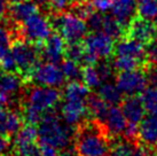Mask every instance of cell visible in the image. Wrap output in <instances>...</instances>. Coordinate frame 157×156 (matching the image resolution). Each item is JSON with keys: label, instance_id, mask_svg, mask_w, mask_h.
<instances>
[{"label": "cell", "instance_id": "cell-1", "mask_svg": "<svg viewBox=\"0 0 157 156\" xmlns=\"http://www.w3.org/2000/svg\"><path fill=\"white\" fill-rule=\"evenodd\" d=\"M96 121L79 124L75 135V153L77 156H109V135Z\"/></svg>", "mask_w": 157, "mask_h": 156}, {"label": "cell", "instance_id": "cell-2", "mask_svg": "<svg viewBox=\"0 0 157 156\" xmlns=\"http://www.w3.org/2000/svg\"><path fill=\"white\" fill-rule=\"evenodd\" d=\"M61 100V92L56 87L37 85L31 87L26 93L23 104V119L37 125L45 114L52 111Z\"/></svg>", "mask_w": 157, "mask_h": 156}, {"label": "cell", "instance_id": "cell-3", "mask_svg": "<svg viewBox=\"0 0 157 156\" xmlns=\"http://www.w3.org/2000/svg\"><path fill=\"white\" fill-rule=\"evenodd\" d=\"M90 88L79 80L70 82L63 92V103L61 106V117L70 126L82 124L87 117V99Z\"/></svg>", "mask_w": 157, "mask_h": 156}, {"label": "cell", "instance_id": "cell-4", "mask_svg": "<svg viewBox=\"0 0 157 156\" xmlns=\"http://www.w3.org/2000/svg\"><path fill=\"white\" fill-rule=\"evenodd\" d=\"M37 125L38 142L53 146L61 152L69 148L71 140L74 138L71 126L64 121H61L57 115L48 111L43 116Z\"/></svg>", "mask_w": 157, "mask_h": 156}, {"label": "cell", "instance_id": "cell-5", "mask_svg": "<svg viewBox=\"0 0 157 156\" xmlns=\"http://www.w3.org/2000/svg\"><path fill=\"white\" fill-rule=\"evenodd\" d=\"M53 28L67 43H80L88 31L87 22L76 12H61L52 20Z\"/></svg>", "mask_w": 157, "mask_h": 156}, {"label": "cell", "instance_id": "cell-6", "mask_svg": "<svg viewBox=\"0 0 157 156\" xmlns=\"http://www.w3.org/2000/svg\"><path fill=\"white\" fill-rule=\"evenodd\" d=\"M115 39L103 31H92L84 38V62L95 64L99 61L107 60L113 53Z\"/></svg>", "mask_w": 157, "mask_h": 156}, {"label": "cell", "instance_id": "cell-7", "mask_svg": "<svg viewBox=\"0 0 157 156\" xmlns=\"http://www.w3.org/2000/svg\"><path fill=\"white\" fill-rule=\"evenodd\" d=\"M20 32L23 39L29 43L35 45L43 44L53 33L52 20H49L44 14L37 12L21 23Z\"/></svg>", "mask_w": 157, "mask_h": 156}, {"label": "cell", "instance_id": "cell-8", "mask_svg": "<svg viewBox=\"0 0 157 156\" xmlns=\"http://www.w3.org/2000/svg\"><path fill=\"white\" fill-rule=\"evenodd\" d=\"M10 51L15 61L16 70H18L22 76L28 77L31 70L37 65L40 55L36 45L26 41L24 39L16 40L10 46Z\"/></svg>", "mask_w": 157, "mask_h": 156}, {"label": "cell", "instance_id": "cell-9", "mask_svg": "<svg viewBox=\"0 0 157 156\" xmlns=\"http://www.w3.org/2000/svg\"><path fill=\"white\" fill-rule=\"evenodd\" d=\"M29 79L36 85L48 87H61L66 80V77L62 72L61 67L54 62H44L37 63L29 74Z\"/></svg>", "mask_w": 157, "mask_h": 156}, {"label": "cell", "instance_id": "cell-10", "mask_svg": "<svg viewBox=\"0 0 157 156\" xmlns=\"http://www.w3.org/2000/svg\"><path fill=\"white\" fill-rule=\"evenodd\" d=\"M122 110L127 121L124 135H126V138L134 140L138 138V129L146 114L141 98H138L136 96H128V98L122 101Z\"/></svg>", "mask_w": 157, "mask_h": 156}, {"label": "cell", "instance_id": "cell-11", "mask_svg": "<svg viewBox=\"0 0 157 156\" xmlns=\"http://www.w3.org/2000/svg\"><path fill=\"white\" fill-rule=\"evenodd\" d=\"M38 130L36 125L26 123L15 135L13 149L15 156H39Z\"/></svg>", "mask_w": 157, "mask_h": 156}, {"label": "cell", "instance_id": "cell-12", "mask_svg": "<svg viewBox=\"0 0 157 156\" xmlns=\"http://www.w3.org/2000/svg\"><path fill=\"white\" fill-rule=\"evenodd\" d=\"M116 85L126 96H138L146 90L148 85L147 74L139 68L128 71H122L116 77Z\"/></svg>", "mask_w": 157, "mask_h": 156}, {"label": "cell", "instance_id": "cell-13", "mask_svg": "<svg viewBox=\"0 0 157 156\" xmlns=\"http://www.w3.org/2000/svg\"><path fill=\"white\" fill-rule=\"evenodd\" d=\"M113 53L116 57H125L132 60H135L142 64L147 59V48L144 47V44L133 39L131 37L123 38L115 45Z\"/></svg>", "mask_w": 157, "mask_h": 156}, {"label": "cell", "instance_id": "cell-14", "mask_svg": "<svg viewBox=\"0 0 157 156\" xmlns=\"http://www.w3.org/2000/svg\"><path fill=\"white\" fill-rule=\"evenodd\" d=\"M101 125L105 131V133L113 138L119 137L121 135L125 133L127 121L123 114L122 108H119L117 106H110Z\"/></svg>", "mask_w": 157, "mask_h": 156}, {"label": "cell", "instance_id": "cell-15", "mask_svg": "<svg viewBox=\"0 0 157 156\" xmlns=\"http://www.w3.org/2000/svg\"><path fill=\"white\" fill-rule=\"evenodd\" d=\"M66 40L59 33H52L44 43L43 48L40 51V55L44 57L45 61L57 63L66 57Z\"/></svg>", "mask_w": 157, "mask_h": 156}, {"label": "cell", "instance_id": "cell-16", "mask_svg": "<svg viewBox=\"0 0 157 156\" xmlns=\"http://www.w3.org/2000/svg\"><path fill=\"white\" fill-rule=\"evenodd\" d=\"M128 37L136 39L142 44H150L156 38V25L154 22L142 18H135L127 26Z\"/></svg>", "mask_w": 157, "mask_h": 156}, {"label": "cell", "instance_id": "cell-17", "mask_svg": "<svg viewBox=\"0 0 157 156\" xmlns=\"http://www.w3.org/2000/svg\"><path fill=\"white\" fill-rule=\"evenodd\" d=\"M110 12L111 16L127 29L136 15V0H115Z\"/></svg>", "mask_w": 157, "mask_h": 156}, {"label": "cell", "instance_id": "cell-18", "mask_svg": "<svg viewBox=\"0 0 157 156\" xmlns=\"http://www.w3.org/2000/svg\"><path fill=\"white\" fill-rule=\"evenodd\" d=\"M23 87V78L15 71L2 70L0 72V93L10 101L21 92Z\"/></svg>", "mask_w": 157, "mask_h": 156}, {"label": "cell", "instance_id": "cell-19", "mask_svg": "<svg viewBox=\"0 0 157 156\" xmlns=\"http://www.w3.org/2000/svg\"><path fill=\"white\" fill-rule=\"evenodd\" d=\"M138 138L147 146L155 147L157 145V116H144L138 129Z\"/></svg>", "mask_w": 157, "mask_h": 156}, {"label": "cell", "instance_id": "cell-20", "mask_svg": "<svg viewBox=\"0 0 157 156\" xmlns=\"http://www.w3.org/2000/svg\"><path fill=\"white\" fill-rule=\"evenodd\" d=\"M37 12H38V6L32 0H23L13 4L10 9H8V15L10 20L15 23H23L26 18L32 16Z\"/></svg>", "mask_w": 157, "mask_h": 156}, {"label": "cell", "instance_id": "cell-21", "mask_svg": "<svg viewBox=\"0 0 157 156\" xmlns=\"http://www.w3.org/2000/svg\"><path fill=\"white\" fill-rule=\"evenodd\" d=\"M98 96L109 106H117L118 103H122L123 93L118 88L116 84L109 82L102 83L98 87Z\"/></svg>", "mask_w": 157, "mask_h": 156}, {"label": "cell", "instance_id": "cell-22", "mask_svg": "<svg viewBox=\"0 0 157 156\" xmlns=\"http://www.w3.org/2000/svg\"><path fill=\"white\" fill-rule=\"evenodd\" d=\"M87 107L88 114H91L92 117L94 118V121H96L98 123L101 124L103 122V119H105L110 106L108 103H105L98 94L96 96L90 94L87 99Z\"/></svg>", "mask_w": 157, "mask_h": 156}, {"label": "cell", "instance_id": "cell-23", "mask_svg": "<svg viewBox=\"0 0 157 156\" xmlns=\"http://www.w3.org/2000/svg\"><path fill=\"white\" fill-rule=\"evenodd\" d=\"M136 143L128 138H118L115 137L110 142L109 156H130L134 150Z\"/></svg>", "mask_w": 157, "mask_h": 156}, {"label": "cell", "instance_id": "cell-24", "mask_svg": "<svg viewBox=\"0 0 157 156\" xmlns=\"http://www.w3.org/2000/svg\"><path fill=\"white\" fill-rule=\"evenodd\" d=\"M136 14L144 20L157 21V0H136Z\"/></svg>", "mask_w": 157, "mask_h": 156}, {"label": "cell", "instance_id": "cell-25", "mask_svg": "<svg viewBox=\"0 0 157 156\" xmlns=\"http://www.w3.org/2000/svg\"><path fill=\"white\" fill-rule=\"evenodd\" d=\"M82 80L88 88H98L103 83L95 64H86L83 68Z\"/></svg>", "mask_w": 157, "mask_h": 156}, {"label": "cell", "instance_id": "cell-26", "mask_svg": "<svg viewBox=\"0 0 157 156\" xmlns=\"http://www.w3.org/2000/svg\"><path fill=\"white\" fill-rule=\"evenodd\" d=\"M141 100L146 113L148 115H155L157 116V86L146 87V90L142 92Z\"/></svg>", "mask_w": 157, "mask_h": 156}, {"label": "cell", "instance_id": "cell-27", "mask_svg": "<svg viewBox=\"0 0 157 156\" xmlns=\"http://www.w3.org/2000/svg\"><path fill=\"white\" fill-rule=\"evenodd\" d=\"M61 69L66 79H68L70 82H75V80L82 79L83 68H80L79 62H77V61L66 59L64 61H62Z\"/></svg>", "mask_w": 157, "mask_h": 156}, {"label": "cell", "instance_id": "cell-28", "mask_svg": "<svg viewBox=\"0 0 157 156\" xmlns=\"http://www.w3.org/2000/svg\"><path fill=\"white\" fill-rule=\"evenodd\" d=\"M125 30L126 29L119 22L116 21L113 16H108V15L105 16V21H103V25H102L101 31H103L105 33L109 35L113 39H116V38H122Z\"/></svg>", "mask_w": 157, "mask_h": 156}, {"label": "cell", "instance_id": "cell-29", "mask_svg": "<svg viewBox=\"0 0 157 156\" xmlns=\"http://www.w3.org/2000/svg\"><path fill=\"white\" fill-rule=\"evenodd\" d=\"M140 63L136 62L135 60L128 59L125 57H116L113 61V69L118 71V72H122V71H128V70H134L138 69L140 67Z\"/></svg>", "mask_w": 157, "mask_h": 156}, {"label": "cell", "instance_id": "cell-30", "mask_svg": "<svg viewBox=\"0 0 157 156\" xmlns=\"http://www.w3.org/2000/svg\"><path fill=\"white\" fill-rule=\"evenodd\" d=\"M66 57L70 60L84 62V47L83 44L70 43L66 48Z\"/></svg>", "mask_w": 157, "mask_h": 156}, {"label": "cell", "instance_id": "cell-31", "mask_svg": "<svg viewBox=\"0 0 157 156\" xmlns=\"http://www.w3.org/2000/svg\"><path fill=\"white\" fill-rule=\"evenodd\" d=\"M105 13H100V12H92L90 16L86 18L87 22L88 29L92 31H101L102 25H103V21H105Z\"/></svg>", "mask_w": 157, "mask_h": 156}, {"label": "cell", "instance_id": "cell-32", "mask_svg": "<svg viewBox=\"0 0 157 156\" xmlns=\"http://www.w3.org/2000/svg\"><path fill=\"white\" fill-rule=\"evenodd\" d=\"M95 65L96 68H98V71H99V74H100L103 83L108 82L110 78L113 77V70H115L113 67V63L110 64L109 62H107L105 60H102V61H99L98 63H95Z\"/></svg>", "mask_w": 157, "mask_h": 156}, {"label": "cell", "instance_id": "cell-33", "mask_svg": "<svg viewBox=\"0 0 157 156\" xmlns=\"http://www.w3.org/2000/svg\"><path fill=\"white\" fill-rule=\"evenodd\" d=\"M113 1L115 0H90V4L96 12L107 13L111 9Z\"/></svg>", "mask_w": 157, "mask_h": 156}, {"label": "cell", "instance_id": "cell-34", "mask_svg": "<svg viewBox=\"0 0 157 156\" xmlns=\"http://www.w3.org/2000/svg\"><path fill=\"white\" fill-rule=\"evenodd\" d=\"M71 5V0H48V6L55 13H61L67 10Z\"/></svg>", "mask_w": 157, "mask_h": 156}, {"label": "cell", "instance_id": "cell-35", "mask_svg": "<svg viewBox=\"0 0 157 156\" xmlns=\"http://www.w3.org/2000/svg\"><path fill=\"white\" fill-rule=\"evenodd\" d=\"M130 156H157V150L150 146H135Z\"/></svg>", "mask_w": 157, "mask_h": 156}, {"label": "cell", "instance_id": "cell-36", "mask_svg": "<svg viewBox=\"0 0 157 156\" xmlns=\"http://www.w3.org/2000/svg\"><path fill=\"white\" fill-rule=\"evenodd\" d=\"M39 155L40 156H62L61 150H59L57 148L46 145V143L39 142Z\"/></svg>", "mask_w": 157, "mask_h": 156}, {"label": "cell", "instance_id": "cell-37", "mask_svg": "<svg viewBox=\"0 0 157 156\" xmlns=\"http://www.w3.org/2000/svg\"><path fill=\"white\" fill-rule=\"evenodd\" d=\"M8 114H9V110H6L5 108H0V135H7Z\"/></svg>", "mask_w": 157, "mask_h": 156}, {"label": "cell", "instance_id": "cell-38", "mask_svg": "<svg viewBox=\"0 0 157 156\" xmlns=\"http://www.w3.org/2000/svg\"><path fill=\"white\" fill-rule=\"evenodd\" d=\"M147 59L153 64L157 65V41H151L147 47Z\"/></svg>", "mask_w": 157, "mask_h": 156}, {"label": "cell", "instance_id": "cell-39", "mask_svg": "<svg viewBox=\"0 0 157 156\" xmlns=\"http://www.w3.org/2000/svg\"><path fill=\"white\" fill-rule=\"evenodd\" d=\"M147 79L150 86H157V65L153 64L147 70Z\"/></svg>", "mask_w": 157, "mask_h": 156}, {"label": "cell", "instance_id": "cell-40", "mask_svg": "<svg viewBox=\"0 0 157 156\" xmlns=\"http://www.w3.org/2000/svg\"><path fill=\"white\" fill-rule=\"evenodd\" d=\"M9 146H10V141L7 135H0V156H5L6 153L8 152Z\"/></svg>", "mask_w": 157, "mask_h": 156}, {"label": "cell", "instance_id": "cell-41", "mask_svg": "<svg viewBox=\"0 0 157 156\" xmlns=\"http://www.w3.org/2000/svg\"><path fill=\"white\" fill-rule=\"evenodd\" d=\"M7 1L6 0H0V18H2L8 13V8H7Z\"/></svg>", "mask_w": 157, "mask_h": 156}, {"label": "cell", "instance_id": "cell-42", "mask_svg": "<svg viewBox=\"0 0 157 156\" xmlns=\"http://www.w3.org/2000/svg\"><path fill=\"white\" fill-rule=\"evenodd\" d=\"M8 102H9V100L0 93V108H5V107L8 104Z\"/></svg>", "mask_w": 157, "mask_h": 156}, {"label": "cell", "instance_id": "cell-43", "mask_svg": "<svg viewBox=\"0 0 157 156\" xmlns=\"http://www.w3.org/2000/svg\"><path fill=\"white\" fill-rule=\"evenodd\" d=\"M38 7H44L46 5H48V0H32Z\"/></svg>", "mask_w": 157, "mask_h": 156}, {"label": "cell", "instance_id": "cell-44", "mask_svg": "<svg viewBox=\"0 0 157 156\" xmlns=\"http://www.w3.org/2000/svg\"><path fill=\"white\" fill-rule=\"evenodd\" d=\"M9 4H16V2H20V1H23V0H6Z\"/></svg>", "mask_w": 157, "mask_h": 156}, {"label": "cell", "instance_id": "cell-45", "mask_svg": "<svg viewBox=\"0 0 157 156\" xmlns=\"http://www.w3.org/2000/svg\"><path fill=\"white\" fill-rule=\"evenodd\" d=\"M156 38H157V26H156Z\"/></svg>", "mask_w": 157, "mask_h": 156}, {"label": "cell", "instance_id": "cell-46", "mask_svg": "<svg viewBox=\"0 0 157 156\" xmlns=\"http://www.w3.org/2000/svg\"><path fill=\"white\" fill-rule=\"evenodd\" d=\"M39 156H40V155H39Z\"/></svg>", "mask_w": 157, "mask_h": 156}]
</instances>
